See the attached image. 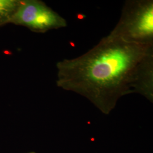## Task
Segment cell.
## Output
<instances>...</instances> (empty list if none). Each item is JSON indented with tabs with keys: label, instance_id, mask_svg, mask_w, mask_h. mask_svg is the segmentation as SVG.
Here are the masks:
<instances>
[{
	"label": "cell",
	"instance_id": "obj_1",
	"mask_svg": "<svg viewBox=\"0 0 153 153\" xmlns=\"http://www.w3.org/2000/svg\"><path fill=\"white\" fill-rule=\"evenodd\" d=\"M152 49L107 35L85 54L58 62L57 85L88 99L107 115L129 94L133 72Z\"/></svg>",
	"mask_w": 153,
	"mask_h": 153
},
{
	"label": "cell",
	"instance_id": "obj_3",
	"mask_svg": "<svg viewBox=\"0 0 153 153\" xmlns=\"http://www.w3.org/2000/svg\"><path fill=\"white\" fill-rule=\"evenodd\" d=\"M10 23L44 33L67 26L65 19L40 0H21Z\"/></svg>",
	"mask_w": 153,
	"mask_h": 153
},
{
	"label": "cell",
	"instance_id": "obj_2",
	"mask_svg": "<svg viewBox=\"0 0 153 153\" xmlns=\"http://www.w3.org/2000/svg\"><path fill=\"white\" fill-rule=\"evenodd\" d=\"M108 36L126 43L153 46V0H128Z\"/></svg>",
	"mask_w": 153,
	"mask_h": 153
},
{
	"label": "cell",
	"instance_id": "obj_5",
	"mask_svg": "<svg viewBox=\"0 0 153 153\" xmlns=\"http://www.w3.org/2000/svg\"><path fill=\"white\" fill-rule=\"evenodd\" d=\"M21 0H0V27L10 23Z\"/></svg>",
	"mask_w": 153,
	"mask_h": 153
},
{
	"label": "cell",
	"instance_id": "obj_7",
	"mask_svg": "<svg viewBox=\"0 0 153 153\" xmlns=\"http://www.w3.org/2000/svg\"></svg>",
	"mask_w": 153,
	"mask_h": 153
},
{
	"label": "cell",
	"instance_id": "obj_4",
	"mask_svg": "<svg viewBox=\"0 0 153 153\" xmlns=\"http://www.w3.org/2000/svg\"><path fill=\"white\" fill-rule=\"evenodd\" d=\"M137 93L153 102V49L138 62L133 72L129 94Z\"/></svg>",
	"mask_w": 153,
	"mask_h": 153
},
{
	"label": "cell",
	"instance_id": "obj_6",
	"mask_svg": "<svg viewBox=\"0 0 153 153\" xmlns=\"http://www.w3.org/2000/svg\"><path fill=\"white\" fill-rule=\"evenodd\" d=\"M34 153V152H31V153Z\"/></svg>",
	"mask_w": 153,
	"mask_h": 153
}]
</instances>
